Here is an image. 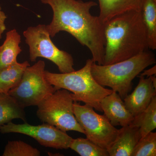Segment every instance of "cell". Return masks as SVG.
<instances>
[{"instance_id":"cell-1","label":"cell","mask_w":156,"mask_h":156,"mask_svg":"<svg viewBox=\"0 0 156 156\" xmlns=\"http://www.w3.org/2000/svg\"><path fill=\"white\" fill-rule=\"evenodd\" d=\"M50 6L53 17L46 25L51 37L65 31L75 38L81 45L87 47L92 60L98 65L104 62L105 38L104 25L98 16H93L90 10L98 4L82 0H41Z\"/></svg>"},{"instance_id":"cell-2","label":"cell","mask_w":156,"mask_h":156,"mask_svg":"<svg viewBox=\"0 0 156 156\" xmlns=\"http://www.w3.org/2000/svg\"><path fill=\"white\" fill-rule=\"evenodd\" d=\"M104 25V62L109 65L126 60L149 49L141 11L118 14Z\"/></svg>"},{"instance_id":"cell-3","label":"cell","mask_w":156,"mask_h":156,"mask_svg":"<svg viewBox=\"0 0 156 156\" xmlns=\"http://www.w3.org/2000/svg\"><path fill=\"white\" fill-rule=\"evenodd\" d=\"M156 63L155 54L147 50L123 61L109 65L93 62L92 76L102 87H109L124 99L132 89V81L146 68Z\"/></svg>"},{"instance_id":"cell-4","label":"cell","mask_w":156,"mask_h":156,"mask_svg":"<svg viewBox=\"0 0 156 156\" xmlns=\"http://www.w3.org/2000/svg\"><path fill=\"white\" fill-rule=\"evenodd\" d=\"M92 59H87L80 70L64 73H55L45 70L46 80L57 89H65L72 92L74 102L82 101L98 111L102 112L101 100L113 91L106 89L97 83L91 73Z\"/></svg>"},{"instance_id":"cell-5","label":"cell","mask_w":156,"mask_h":156,"mask_svg":"<svg viewBox=\"0 0 156 156\" xmlns=\"http://www.w3.org/2000/svg\"><path fill=\"white\" fill-rule=\"evenodd\" d=\"M72 93L66 89L56 90L37 105V115L44 123L50 124L65 132H85L76 119Z\"/></svg>"},{"instance_id":"cell-6","label":"cell","mask_w":156,"mask_h":156,"mask_svg":"<svg viewBox=\"0 0 156 156\" xmlns=\"http://www.w3.org/2000/svg\"><path fill=\"white\" fill-rule=\"evenodd\" d=\"M26 43L29 48L30 59L36 61L42 57L48 59L57 66L62 73L72 72L74 68V60L69 53L58 49L51 41L44 24L29 27L23 33Z\"/></svg>"},{"instance_id":"cell-7","label":"cell","mask_w":156,"mask_h":156,"mask_svg":"<svg viewBox=\"0 0 156 156\" xmlns=\"http://www.w3.org/2000/svg\"><path fill=\"white\" fill-rule=\"evenodd\" d=\"M45 63L43 60L28 66L19 83L8 92L24 108L37 106L56 91L45 78Z\"/></svg>"},{"instance_id":"cell-8","label":"cell","mask_w":156,"mask_h":156,"mask_svg":"<svg viewBox=\"0 0 156 156\" xmlns=\"http://www.w3.org/2000/svg\"><path fill=\"white\" fill-rule=\"evenodd\" d=\"M73 107L76 119L83 129L87 138L101 147L109 148L115 140L119 129L104 115L97 113L92 107L74 102Z\"/></svg>"},{"instance_id":"cell-9","label":"cell","mask_w":156,"mask_h":156,"mask_svg":"<svg viewBox=\"0 0 156 156\" xmlns=\"http://www.w3.org/2000/svg\"><path fill=\"white\" fill-rule=\"evenodd\" d=\"M2 134L18 133L32 137L41 145L56 149L69 148L73 138L65 132L53 126L44 123L39 126H32L25 122L15 124L12 122L0 126Z\"/></svg>"},{"instance_id":"cell-10","label":"cell","mask_w":156,"mask_h":156,"mask_svg":"<svg viewBox=\"0 0 156 156\" xmlns=\"http://www.w3.org/2000/svg\"><path fill=\"white\" fill-rule=\"evenodd\" d=\"M139 77V83L134 91L123 99L126 108L134 117L147 108L156 96V89L150 77Z\"/></svg>"},{"instance_id":"cell-11","label":"cell","mask_w":156,"mask_h":156,"mask_svg":"<svg viewBox=\"0 0 156 156\" xmlns=\"http://www.w3.org/2000/svg\"><path fill=\"white\" fill-rule=\"evenodd\" d=\"M104 115L113 126L124 127L130 125L134 117L126 108L123 100L117 92L104 98L100 103Z\"/></svg>"},{"instance_id":"cell-12","label":"cell","mask_w":156,"mask_h":156,"mask_svg":"<svg viewBox=\"0 0 156 156\" xmlns=\"http://www.w3.org/2000/svg\"><path fill=\"white\" fill-rule=\"evenodd\" d=\"M141 138L139 128L128 125L119 129L115 140L108 149L109 156H131L136 144Z\"/></svg>"},{"instance_id":"cell-13","label":"cell","mask_w":156,"mask_h":156,"mask_svg":"<svg viewBox=\"0 0 156 156\" xmlns=\"http://www.w3.org/2000/svg\"><path fill=\"white\" fill-rule=\"evenodd\" d=\"M101 22L105 23L118 14L129 11H141L144 0H98Z\"/></svg>"},{"instance_id":"cell-14","label":"cell","mask_w":156,"mask_h":156,"mask_svg":"<svg viewBox=\"0 0 156 156\" xmlns=\"http://www.w3.org/2000/svg\"><path fill=\"white\" fill-rule=\"evenodd\" d=\"M6 39L0 46V71L17 62V57L22 51L20 47L21 36L16 29L6 33Z\"/></svg>"},{"instance_id":"cell-15","label":"cell","mask_w":156,"mask_h":156,"mask_svg":"<svg viewBox=\"0 0 156 156\" xmlns=\"http://www.w3.org/2000/svg\"><path fill=\"white\" fill-rule=\"evenodd\" d=\"M24 108L9 93H0V126L15 119L27 122Z\"/></svg>"},{"instance_id":"cell-16","label":"cell","mask_w":156,"mask_h":156,"mask_svg":"<svg viewBox=\"0 0 156 156\" xmlns=\"http://www.w3.org/2000/svg\"><path fill=\"white\" fill-rule=\"evenodd\" d=\"M28 61L17 62L0 71V93H8L19 83L26 69L30 66Z\"/></svg>"},{"instance_id":"cell-17","label":"cell","mask_w":156,"mask_h":156,"mask_svg":"<svg viewBox=\"0 0 156 156\" xmlns=\"http://www.w3.org/2000/svg\"><path fill=\"white\" fill-rule=\"evenodd\" d=\"M141 15L147 34L149 49H156V0H144Z\"/></svg>"},{"instance_id":"cell-18","label":"cell","mask_w":156,"mask_h":156,"mask_svg":"<svg viewBox=\"0 0 156 156\" xmlns=\"http://www.w3.org/2000/svg\"><path fill=\"white\" fill-rule=\"evenodd\" d=\"M139 128L141 137L156 128V96L153 98L147 108L134 117L130 124Z\"/></svg>"},{"instance_id":"cell-19","label":"cell","mask_w":156,"mask_h":156,"mask_svg":"<svg viewBox=\"0 0 156 156\" xmlns=\"http://www.w3.org/2000/svg\"><path fill=\"white\" fill-rule=\"evenodd\" d=\"M69 148L81 156H109L107 150L101 147L88 138H73Z\"/></svg>"},{"instance_id":"cell-20","label":"cell","mask_w":156,"mask_h":156,"mask_svg":"<svg viewBox=\"0 0 156 156\" xmlns=\"http://www.w3.org/2000/svg\"><path fill=\"white\" fill-rule=\"evenodd\" d=\"M41 152L36 148L21 141H8L5 147L3 156H40Z\"/></svg>"},{"instance_id":"cell-21","label":"cell","mask_w":156,"mask_h":156,"mask_svg":"<svg viewBox=\"0 0 156 156\" xmlns=\"http://www.w3.org/2000/svg\"><path fill=\"white\" fill-rule=\"evenodd\" d=\"M156 156V133L151 131L139 140L131 156Z\"/></svg>"},{"instance_id":"cell-22","label":"cell","mask_w":156,"mask_h":156,"mask_svg":"<svg viewBox=\"0 0 156 156\" xmlns=\"http://www.w3.org/2000/svg\"><path fill=\"white\" fill-rule=\"evenodd\" d=\"M7 17L5 14L2 10V7L0 6V40L2 38V34L6 30L5 22Z\"/></svg>"},{"instance_id":"cell-23","label":"cell","mask_w":156,"mask_h":156,"mask_svg":"<svg viewBox=\"0 0 156 156\" xmlns=\"http://www.w3.org/2000/svg\"><path fill=\"white\" fill-rule=\"evenodd\" d=\"M143 72L141 73L139 76H147V77H149L153 76H156V66L155 65L153 67L147 70H144Z\"/></svg>"}]
</instances>
